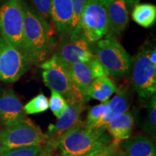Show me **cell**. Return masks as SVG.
Listing matches in <instances>:
<instances>
[{
    "label": "cell",
    "mask_w": 156,
    "mask_h": 156,
    "mask_svg": "<svg viewBox=\"0 0 156 156\" xmlns=\"http://www.w3.org/2000/svg\"><path fill=\"white\" fill-rule=\"evenodd\" d=\"M143 129L151 136H155L156 133V96L153 95L150 98L147 106V116L143 124Z\"/></svg>",
    "instance_id": "cell-23"
},
{
    "label": "cell",
    "mask_w": 156,
    "mask_h": 156,
    "mask_svg": "<svg viewBox=\"0 0 156 156\" xmlns=\"http://www.w3.org/2000/svg\"><path fill=\"white\" fill-rule=\"evenodd\" d=\"M49 108L56 118H59L64 112L69 104L59 93L54 90H51Z\"/></svg>",
    "instance_id": "cell-25"
},
{
    "label": "cell",
    "mask_w": 156,
    "mask_h": 156,
    "mask_svg": "<svg viewBox=\"0 0 156 156\" xmlns=\"http://www.w3.org/2000/svg\"><path fill=\"white\" fill-rule=\"evenodd\" d=\"M51 19L61 38L71 34L73 9L71 0H51Z\"/></svg>",
    "instance_id": "cell-13"
},
{
    "label": "cell",
    "mask_w": 156,
    "mask_h": 156,
    "mask_svg": "<svg viewBox=\"0 0 156 156\" xmlns=\"http://www.w3.org/2000/svg\"><path fill=\"white\" fill-rule=\"evenodd\" d=\"M87 2V0H71L73 9V19L71 26V33L73 32L77 28L78 23L80 22L82 12Z\"/></svg>",
    "instance_id": "cell-27"
},
{
    "label": "cell",
    "mask_w": 156,
    "mask_h": 156,
    "mask_svg": "<svg viewBox=\"0 0 156 156\" xmlns=\"http://www.w3.org/2000/svg\"><path fill=\"white\" fill-rule=\"evenodd\" d=\"M94 54L108 75L116 78L125 77L132 70L133 59L111 34L95 42Z\"/></svg>",
    "instance_id": "cell-4"
},
{
    "label": "cell",
    "mask_w": 156,
    "mask_h": 156,
    "mask_svg": "<svg viewBox=\"0 0 156 156\" xmlns=\"http://www.w3.org/2000/svg\"><path fill=\"white\" fill-rule=\"evenodd\" d=\"M129 90L127 86H121L117 89L116 95L109 101L108 112L95 129L106 130V126L121 115L129 111L130 107Z\"/></svg>",
    "instance_id": "cell-15"
},
{
    "label": "cell",
    "mask_w": 156,
    "mask_h": 156,
    "mask_svg": "<svg viewBox=\"0 0 156 156\" xmlns=\"http://www.w3.org/2000/svg\"><path fill=\"white\" fill-rule=\"evenodd\" d=\"M48 140L38 126L25 118L0 132V151L28 146H44Z\"/></svg>",
    "instance_id": "cell-5"
},
{
    "label": "cell",
    "mask_w": 156,
    "mask_h": 156,
    "mask_svg": "<svg viewBox=\"0 0 156 156\" xmlns=\"http://www.w3.org/2000/svg\"><path fill=\"white\" fill-rule=\"evenodd\" d=\"M124 1L126 2L129 10H130V9H133L134 6L140 3V0H124Z\"/></svg>",
    "instance_id": "cell-31"
},
{
    "label": "cell",
    "mask_w": 156,
    "mask_h": 156,
    "mask_svg": "<svg viewBox=\"0 0 156 156\" xmlns=\"http://www.w3.org/2000/svg\"><path fill=\"white\" fill-rule=\"evenodd\" d=\"M156 156L155 144L149 138L134 136L119 142L116 156Z\"/></svg>",
    "instance_id": "cell-14"
},
{
    "label": "cell",
    "mask_w": 156,
    "mask_h": 156,
    "mask_svg": "<svg viewBox=\"0 0 156 156\" xmlns=\"http://www.w3.org/2000/svg\"><path fill=\"white\" fill-rule=\"evenodd\" d=\"M97 1L101 4H102L103 6H105V7H106V6L108 5L109 3L112 2L113 0H97Z\"/></svg>",
    "instance_id": "cell-33"
},
{
    "label": "cell",
    "mask_w": 156,
    "mask_h": 156,
    "mask_svg": "<svg viewBox=\"0 0 156 156\" xmlns=\"http://www.w3.org/2000/svg\"><path fill=\"white\" fill-rule=\"evenodd\" d=\"M115 83L108 77L93 80L87 91V98H93L101 103L109 101L110 98L116 92Z\"/></svg>",
    "instance_id": "cell-18"
},
{
    "label": "cell",
    "mask_w": 156,
    "mask_h": 156,
    "mask_svg": "<svg viewBox=\"0 0 156 156\" xmlns=\"http://www.w3.org/2000/svg\"><path fill=\"white\" fill-rule=\"evenodd\" d=\"M52 151H53V150L51 149V148L48 147V146L45 145L44 147V149H43V151L41 152V153L40 156H51Z\"/></svg>",
    "instance_id": "cell-32"
},
{
    "label": "cell",
    "mask_w": 156,
    "mask_h": 156,
    "mask_svg": "<svg viewBox=\"0 0 156 156\" xmlns=\"http://www.w3.org/2000/svg\"><path fill=\"white\" fill-rule=\"evenodd\" d=\"M134 121L133 115L129 110L121 115L106 126L109 135L114 141L121 142L129 139L133 132Z\"/></svg>",
    "instance_id": "cell-17"
},
{
    "label": "cell",
    "mask_w": 156,
    "mask_h": 156,
    "mask_svg": "<svg viewBox=\"0 0 156 156\" xmlns=\"http://www.w3.org/2000/svg\"><path fill=\"white\" fill-rule=\"evenodd\" d=\"M69 72L72 79L86 101L89 100L87 98V91L93 82L92 75L90 69L89 63H77L68 64Z\"/></svg>",
    "instance_id": "cell-19"
},
{
    "label": "cell",
    "mask_w": 156,
    "mask_h": 156,
    "mask_svg": "<svg viewBox=\"0 0 156 156\" xmlns=\"http://www.w3.org/2000/svg\"><path fill=\"white\" fill-rule=\"evenodd\" d=\"M75 30L91 44L102 39L108 33L106 7L97 0H87Z\"/></svg>",
    "instance_id": "cell-7"
},
{
    "label": "cell",
    "mask_w": 156,
    "mask_h": 156,
    "mask_svg": "<svg viewBox=\"0 0 156 156\" xmlns=\"http://www.w3.org/2000/svg\"><path fill=\"white\" fill-rule=\"evenodd\" d=\"M61 38L55 54L66 64L89 63L95 56L94 44L90 43L78 30Z\"/></svg>",
    "instance_id": "cell-10"
},
{
    "label": "cell",
    "mask_w": 156,
    "mask_h": 156,
    "mask_svg": "<svg viewBox=\"0 0 156 156\" xmlns=\"http://www.w3.org/2000/svg\"><path fill=\"white\" fill-rule=\"evenodd\" d=\"M26 117L22 103L15 91L9 87H0V123L7 127Z\"/></svg>",
    "instance_id": "cell-12"
},
{
    "label": "cell",
    "mask_w": 156,
    "mask_h": 156,
    "mask_svg": "<svg viewBox=\"0 0 156 156\" xmlns=\"http://www.w3.org/2000/svg\"><path fill=\"white\" fill-rule=\"evenodd\" d=\"M23 33L28 57L32 64L48 59L53 48L51 25L22 0Z\"/></svg>",
    "instance_id": "cell-1"
},
{
    "label": "cell",
    "mask_w": 156,
    "mask_h": 156,
    "mask_svg": "<svg viewBox=\"0 0 156 156\" xmlns=\"http://www.w3.org/2000/svg\"><path fill=\"white\" fill-rule=\"evenodd\" d=\"M109 109V101L106 103H101L96 106L90 107L87 114V119L85 125L87 127L95 129L101 122L103 117L106 116Z\"/></svg>",
    "instance_id": "cell-21"
},
{
    "label": "cell",
    "mask_w": 156,
    "mask_h": 156,
    "mask_svg": "<svg viewBox=\"0 0 156 156\" xmlns=\"http://www.w3.org/2000/svg\"><path fill=\"white\" fill-rule=\"evenodd\" d=\"M33 8L41 16L47 21L50 25L52 24L51 19V0H30Z\"/></svg>",
    "instance_id": "cell-26"
},
{
    "label": "cell",
    "mask_w": 156,
    "mask_h": 156,
    "mask_svg": "<svg viewBox=\"0 0 156 156\" xmlns=\"http://www.w3.org/2000/svg\"><path fill=\"white\" fill-rule=\"evenodd\" d=\"M150 59H151V62L152 64H153L155 67H156V48L155 46H154V48L153 49L151 50V52H150Z\"/></svg>",
    "instance_id": "cell-30"
},
{
    "label": "cell",
    "mask_w": 156,
    "mask_h": 156,
    "mask_svg": "<svg viewBox=\"0 0 156 156\" xmlns=\"http://www.w3.org/2000/svg\"><path fill=\"white\" fill-rule=\"evenodd\" d=\"M151 49L142 46L136 54L132 67V84L142 98H151L156 92V67L150 59Z\"/></svg>",
    "instance_id": "cell-8"
},
{
    "label": "cell",
    "mask_w": 156,
    "mask_h": 156,
    "mask_svg": "<svg viewBox=\"0 0 156 156\" xmlns=\"http://www.w3.org/2000/svg\"><path fill=\"white\" fill-rule=\"evenodd\" d=\"M0 35L28 58L23 33L22 0H0Z\"/></svg>",
    "instance_id": "cell-6"
},
{
    "label": "cell",
    "mask_w": 156,
    "mask_h": 156,
    "mask_svg": "<svg viewBox=\"0 0 156 156\" xmlns=\"http://www.w3.org/2000/svg\"><path fill=\"white\" fill-rule=\"evenodd\" d=\"M108 20V31L111 34H122L127 27L129 17L127 5L124 0H113L106 6Z\"/></svg>",
    "instance_id": "cell-16"
},
{
    "label": "cell",
    "mask_w": 156,
    "mask_h": 156,
    "mask_svg": "<svg viewBox=\"0 0 156 156\" xmlns=\"http://www.w3.org/2000/svg\"><path fill=\"white\" fill-rule=\"evenodd\" d=\"M44 146H28L0 151V156H40Z\"/></svg>",
    "instance_id": "cell-24"
},
{
    "label": "cell",
    "mask_w": 156,
    "mask_h": 156,
    "mask_svg": "<svg viewBox=\"0 0 156 156\" xmlns=\"http://www.w3.org/2000/svg\"><path fill=\"white\" fill-rule=\"evenodd\" d=\"M132 17L140 26L151 28L156 21V6L150 3H139L132 9Z\"/></svg>",
    "instance_id": "cell-20"
},
{
    "label": "cell",
    "mask_w": 156,
    "mask_h": 156,
    "mask_svg": "<svg viewBox=\"0 0 156 156\" xmlns=\"http://www.w3.org/2000/svg\"><path fill=\"white\" fill-rule=\"evenodd\" d=\"M85 108V103L69 105L61 116L58 118L56 124H51L48 126L46 134L48 136V140L46 145L52 150L55 149L56 142L62 134L80 122L82 113Z\"/></svg>",
    "instance_id": "cell-11"
},
{
    "label": "cell",
    "mask_w": 156,
    "mask_h": 156,
    "mask_svg": "<svg viewBox=\"0 0 156 156\" xmlns=\"http://www.w3.org/2000/svg\"><path fill=\"white\" fill-rule=\"evenodd\" d=\"M42 78L45 85L51 90L59 93L69 105L87 101L70 76L68 64L56 54L41 64Z\"/></svg>",
    "instance_id": "cell-3"
},
{
    "label": "cell",
    "mask_w": 156,
    "mask_h": 156,
    "mask_svg": "<svg viewBox=\"0 0 156 156\" xmlns=\"http://www.w3.org/2000/svg\"><path fill=\"white\" fill-rule=\"evenodd\" d=\"M27 56L0 35V82L13 83L31 66Z\"/></svg>",
    "instance_id": "cell-9"
},
{
    "label": "cell",
    "mask_w": 156,
    "mask_h": 156,
    "mask_svg": "<svg viewBox=\"0 0 156 156\" xmlns=\"http://www.w3.org/2000/svg\"><path fill=\"white\" fill-rule=\"evenodd\" d=\"M89 66L93 80L102 77H108V75H109L108 72L103 67L102 64L95 56H93L90 62H89Z\"/></svg>",
    "instance_id": "cell-28"
},
{
    "label": "cell",
    "mask_w": 156,
    "mask_h": 156,
    "mask_svg": "<svg viewBox=\"0 0 156 156\" xmlns=\"http://www.w3.org/2000/svg\"><path fill=\"white\" fill-rule=\"evenodd\" d=\"M106 131L90 129L80 121L62 134L55 149L60 156H93L112 141Z\"/></svg>",
    "instance_id": "cell-2"
},
{
    "label": "cell",
    "mask_w": 156,
    "mask_h": 156,
    "mask_svg": "<svg viewBox=\"0 0 156 156\" xmlns=\"http://www.w3.org/2000/svg\"><path fill=\"white\" fill-rule=\"evenodd\" d=\"M119 142L112 140L108 145L98 152L93 156H116Z\"/></svg>",
    "instance_id": "cell-29"
},
{
    "label": "cell",
    "mask_w": 156,
    "mask_h": 156,
    "mask_svg": "<svg viewBox=\"0 0 156 156\" xmlns=\"http://www.w3.org/2000/svg\"><path fill=\"white\" fill-rule=\"evenodd\" d=\"M49 108V101L44 93L37 95L23 106L25 114H37Z\"/></svg>",
    "instance_id": "cell-22"
}]
</instances>
